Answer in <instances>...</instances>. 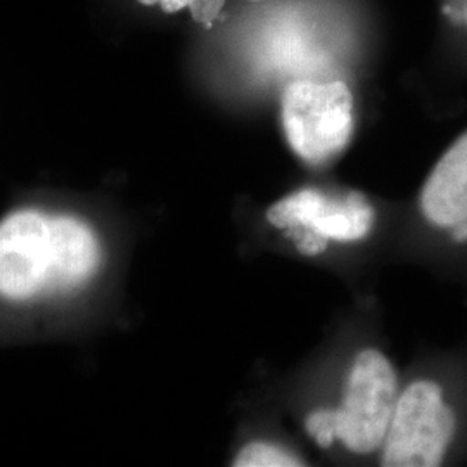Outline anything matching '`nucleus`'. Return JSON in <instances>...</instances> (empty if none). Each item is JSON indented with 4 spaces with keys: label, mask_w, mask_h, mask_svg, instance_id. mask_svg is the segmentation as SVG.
Returning a JSON list of instances; mask_svg holds the SVG:
<instances>
[{
    "label": "nucleus",
    "mask_w": 467,
    "mask_h": 467,
    "mask_svg": "<svg viewBox=\"0 0 467 467\" xmlns=\"http://www.w3.org/2000/svg\"><path fill=\"white\" fill-rule=\"evenodd\" d=\"M267 220L295 239L303 254H318L331 244L366 239L376 223V212L362 194H331L303 187L275 201Z\"/></svg>",
    "instance_id": "7ed1b4c3"
},
{
    "label": "nucleus",
    "mask_w": 467,
    "mask_h": 467,
    "mask_svg": "<svg viewBox=\"0 0 467 467\" xmlns=\"http://www.w3.org/2000/svg\"><path fill=\"white\" fill-rule=\"evenodd\" d=\"M189 2L191 0H160V5H161V9L165 13L173 15V13H179V11H182L184 7H187Z\"/></svg>",
    "instance_id": "9d476101"
},
{
    "label": "nucleus",
    "mask_w": 467,
    "mask_h": 467,
    "mask_svg": "<svg viewBox=\"0 0 467 467\" xmlns=\"http://www.w3.org/2000/svg\"><path fill=\"white\" fill-rule=\"evenodd\" d=\"M233 464L237 467H296L305 466V461L300 453L281 443L254 440L237 451Z\"/></svg>",
    "instance_id": "6e6552de"
},
{
    "label": "nucleus",
    "mask_w": 467,
    "mask_h": 467,
    "mask_svg": "<svg viewBox=\"0 0 467 467\" xmlns=\"http://www.w3.org/2000/svg\"><path fill=\"white\" fill-rule=\"evenodd\" d=\"M225 0H191L189 9L191 15L202 25H212L217 19Z\"/></svg>",
    "instance_id": "1a4fd4ad"
},
{
    "label": "nucleus",
    "mask_w": 467,
    "mask_h": 467,
    "mask_svg": "<svg viewBox=\"0 0 467 467\" xmlns=\"http://www.w3.org/2000/svg\"><path fill=\"white\" fill-rule=\"evenodd\" d=\"M281 119L287 144L301 161L310 167H324L350 142V88L343 82H295L284 90Z\"/></svg>",
    "instance_id": "f03ea898"
},
{
    "label": "nucleus",
    "mask_w": 467,
    "mask_h": 467,
    "mask_svg": "<svg viewBox=\"0 0 467 467\" xmlns=\"http://www.w3.org/2000/svg\"><path fill=\"white\" fill-rule=\"evenodd\" d=\"M251 2H262V0H251Z\"/></svg>",
    "instance_id": "ddd939ff"
},
{
    "label": "nucleus",
    "mask_w": 467,
    "mask_h": 467,
    "mask_svg": "<svg viewBox=\"0 0 467 467\" xmlns=\"http://www.w3.org/2000/svg\"><path fill=\"white\" fill-rule=\"evenodd\" d=\"M399 395L393 362L378 348H364L347 368L337 403L312 410L305 431L322 449L337 443L353 455H372L383 445Z\"/></svg>",
    "instance_id": "f257e3e1"
},
{
    "label": "nucleus",
    "mask_w": 467,
    "mask_h": 467,
    "mask_svg": "<svg viewBox=\"0 0 467 467\" xmlns=\"http://www.w3.org/2000/svg\"><path fill=\"white\" fill-rule=\"evenodd\" d=\"M420 212L440 229H453L467 222V134L447 150L420 191Z\"/></svg>",
    "instance_id": "0eeeda50"
},
{
    "label": "nucleus",
    "mask_w": 467,
    "mask_h": 467,
    "mask_svg": "<svg viewBox=\"0 0 467 467\" xmlns=\"http://www.w3.org/2000/svg\"><path fill=\"white\" fill-rule=\"evenodd\" d=\"M52 291H73L88 283L100 267L102 248L96 231L82 218L50 215Z\"/></svg>",
    "instance_id": "423d86ee"
},
{
    "label": "nucleus",
    "mask_w": 467,
    "mask_h": 467,
    "mask_svg": "<svg viewBox=\"0 0 467 467\" xmlns=\"http://www.w3.org/2000/svg\"><path fill=\"white\" fill-rule=\"evenodd\" d=\"M52 291L50 215L17 210L0 220V298L34 300Z\"/></svg>",
    "instance_id": "39448f33"
},
{
    "label": "nucleus",
    "mask_w": 467,
    "mask_h": 467,
    "mask_svg": "<svg viewBox=\"0 0 467 467\" xmlns=\"http://www.w3.org/2000/svg\"><path fill=\"white\" fill-rule=\"evenodd\" d=\"M451 231H453V239H455V241H459V243L467 241V222L466 223H461V225L453 227Z\"/></svg>",
    "instance_id": "9b49d317"
},
{
    "label": "nucleus",
    "mask_w": 467,
    "mask_h": 467,
    "mask_svg": "<svg viewBox=\"0 0 467 467\" xmlns=\"http://www.w3.org/2000/svg\"><path fill=\"white\" fill-rule=\"evenodd\" d=\"M455 414L443 389L430 379L407 384L399 395L381 445V466H440L455 434Z\"/></svg>",
    "instance_id": "20e7f679"
},
{
    "label": "nucleus",
    "mask_w": 467,
    "mask_h": 467,
    "mask_svg": "<svg viewBox=\"0 0 467 467\" xmlns=\"http://www.w3.org/2000/svg\"><path fill=\"white\" fill-rule=\"evenodd\" d=\"M140 4H144V5H154V4H160V0H139Z\"/></svg>",
    "instance_id": "f8f14e48"
}]
</instances>
